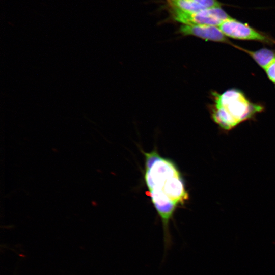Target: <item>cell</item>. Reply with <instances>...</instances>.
<instances>
[{
    "mask_svg": "<svg viewBox=\"0 0 275 275\" xmlns=\"http://www.w3.org/2000/svg\"><path fill=\"white\" fill-rule=\"evenodd\" d=\"M144 154L146 194L162 222L166 255L173 244L170 222L176 209L187 201L189 195L181 173L173 161L160 156L155 150Z\"/></svg>",
    "mask_w": 275,
    "mask_h": 275,
    "instance_id": "obj_1",
    "label": "cell"
},
{
    "mask_svg": "<svg viewBox=\"0 0 275 275\" xmlns=\"http://www.w3.org/2000/svg\"><path fill=\"white\" fill-rule=\"evenodd\" d=\"M215 105L213 120L223 129L230 130L240 123L251 119L262 107L251 103L240 91L232 89L214 94Z\"/></svg>",
    "mask_w": 275,
    "mask_h": 275,
    "instance_id": "obj_2",
    "label": "cell"
},
{
    "mask_svg": "<svg viewBox=\"0 0 275 275\" xmlns=\"http://www.w3.org/2000/svg\"><path fill=\"white\" fill-rule=\"evenodd\" d=\"M172 19L186 25H209L219 26L231 18L221 7L205 8L197 12L181 10L169 6Z\"/></svg>",
    "mask_w": 275,
    "mask_h": 275,
    "instance_id": "obj_3",
    "label": "cell"
},
{
    "mask_svg": "<svg viewBox=\"0 0 275 275\" xmlns=\"http://www.w3.org/2000/svg\"><path fill=\"white\" fill-rule=\"evenodd\" d=\"M218 27L227 37L257 41L267 44L275 43V41L268 35L232 17L225 20Z\"/></svg>",
    "mask_w": 275,
    "mask_h": 275,
    "instance_id": "obj_4",
    "label": "cell"
},
{
    "mask_svg": "<svg viewBox=\"0 0 275 275\" xmlns=\"http://www.w3.org/2000/svg\"><path fill=\"white\" fill-rule=\"evenodd\" d=\"M178 31L184 36H193L207 41L232 44L228 37L217 26L182 24Z\"/></svg>",
    "mask_w": 275,
    "mask_h": 275,
    "instance_id": "obj_5",
    "label": "cell"
},
{
    "mask_svg": "<svg viewBox=\"0 0 275 275\" xmlns=\"http://www.w3.org/2000/svg\"><path fill=\"white\" fill-rule=\"evenodd\" d=\"M235 46L248 53L261 67L264 69L272 61L275 60V52L272 50L262 48L258 50L252 51L241 47H238L237 46Z\"/></svg>",
    "mask_w": 275,
    "mask_h": 275,
    "instance_id": "obj_6",
    "label": "cell"
},
{
    "mask_svg": "<svg viewBox=\"0 0 275 275\" xmlns=\"http://www.w3.org/2000/svg\"><path fill=\"white\" fill-rule=\"evenodd\" d=\"M168 6L181 10L197 12L205 7L190 0H166Z\"/></svg>",
    "mask_w": 275,
    "mask_h": 275,
    "instance_id": "obj_7",
    "label": "cell"
},
{
    "mask_svg": "<svg viewBox=\"0 0 275 275\" xmlns=\"http://www.w3.org/2000/svg\"><path fill=\"white\" fill-rule=\"evenodd\" d=\"M194 1L205 8H212L221 7L223 5L221 2L217 0H190Z\"/></svg>",
    "mask_w": 275,
    "mask_h": 275,
    "instance_id": "obj_8",
    "label": "cell"
},
{
    "mask_svg": "<svg viewBox=\"0 0 275 275\" xmlns=\"http://www.w3.org/2000/svg\"><path fill=\"white\" fill-rule=\"evenodd\" d=\"M264 70L269 79L275 84V60L272 61Z\"/></svg>",
    "mask_w": 275,
    "mask_h": 275,
    "instance_id": "obj_9",
    "label": "cell"
}]
</instances>
